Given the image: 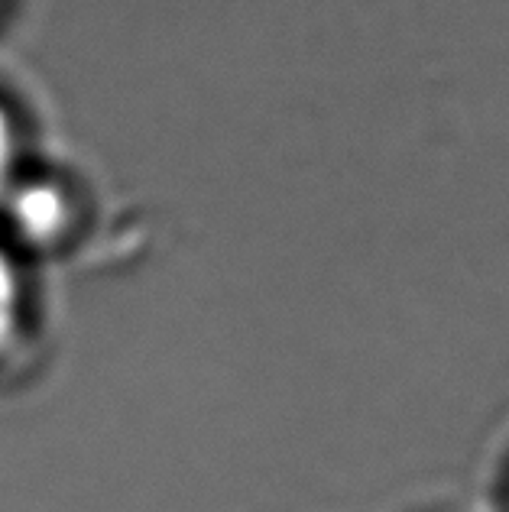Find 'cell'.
<instances>
[{
  "mask_svg": "<svg viewBox=\"0 0 509 512\" xmlns=\"http://www.w3.org/2000/svg\"><path fill=\"white\" fill-rule=\"evenodd\" d=\"M13 221L20 224L23 234L36 240L52 237L65 221V201L56 188L49 185H23L17 195L10 198Z\"/></svg>",
  "mask_w": 509,
  "mask_h": 512,
  "instance_id": "1",
  "label": "cell"
},
{
  "mask_svg": "<svg viewBox=\"0 0 509 512\" xmlns=\"http://www.w3.org/2000/svg\"><path fill=\"white\" fill-rule=\"evenodd\" d=\"M20 328V279L10 256L0 250V350L10 347Z\"/></svg>",
  "mask_w": 509,
  "mask_h": 512,
  "instance_id": "2",
  "label": "cell"
},
{
  "mask_svg": "<svg viewBox=\"0 0 509 512\" xmlns=\"http://www.w3.org/2000/svg\"><path fill=\"white\" fill-rule=\"evenodd\" d=\"M13 153H17V143H13V127H10V117L4 114V107H0V192H4L7 182H10Z\"/></svg>",
  "mask_w": 509,
  "mask_h": 512,
  "instance_id": "3",
  "label": "cell"
}]
</instances>
